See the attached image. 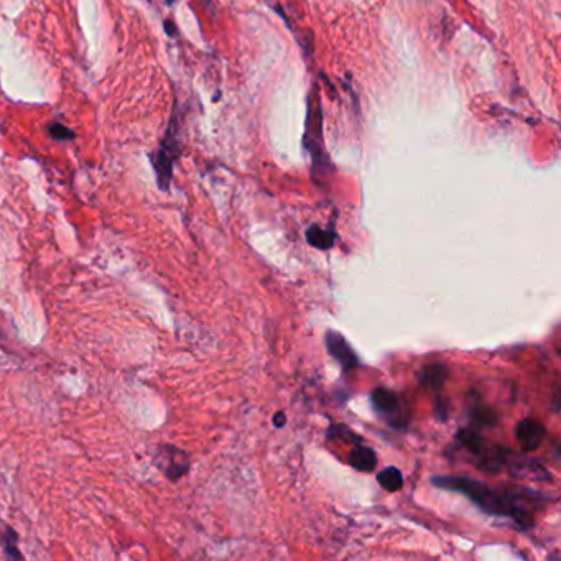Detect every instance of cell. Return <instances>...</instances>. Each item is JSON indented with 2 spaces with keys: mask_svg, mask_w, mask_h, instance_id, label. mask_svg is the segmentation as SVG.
Returning <instances> with one entry per match:
<instances>
[{
  "mask_svg": "<svg viewBox=\"0 0 561 561\" xmlns=\"http://www.w3.org/2000/svg\"><path fill=\"white\" fill-rule=\"evenodd\" d=\"M323 124H321V109H320V101L316 97V87H315V94L313 97H310V109H308V122H306V135H305V143L306 147L310 148L311 157H313V173H316L320 163L323 165L328 160H323L325 152H323Z\"/></svg>",
  "mask_w": 561,
  "mask_h": 561,
  "instance_id": "4",
  "label": "cell"
},
{
  "mask_svg": "<svg viewBox=\"0 0 561 561\" xmlns=\"http://www.w3.org/2000/svg\"><path fill=\"white\" fill-rule=\"evenodd\" d=\"M431 482L440 489L466 496L486 513L511 517L522 530L533 527V511L550 501L543 492H535L525 487H494L466 476H436Z\"/></svg>",
  "mask_w": 561,
  "mask_h": 561,
  "instance_id": "1",
  "label": "cell"
},
{
  "mask_svg": "<svg viewBox=\"0 0 561 561\" xmlns=\"http://www.w3.org/2000/svg\"><path fill=\"white\" fill-rule=\"evenodd\" d=\"M180 143L176 140V119H171L168 134L162 140L157 153L152 155V163L157 173V183L163 191L168 190L171 173H173V163L175 158L178 157Z\"/></svg>",
  "mask_w": 561,
  "mask_h": 561,
  "instance_id": "2",
  "label": "cell"
},
{
  "mask_svg": "<svg viewBox=\"0 0 561 561\" xmlns=\"http://www.w3.org/2000/svg\"><path fill=\"white\" fill-rule=\"evenodd\" d=\"M377 481H378V484H381L383 489L388 491V492H397V491L402 489V486H403L402 472H400L397 467H393V466H388V467H386V469H382L381 472H378Z\"/></svg>",
  "mask_w": 561,
  "mask_h": 561,
  "instance_id": "11",
  "label": "cell"
},
{
  "mask_svg": "<svg viewBox=\"0 0 561 561\" xmlns=\"http://www.w3.org/2000/svg\"><path fill=\"white\" fill-rule=\"evenodd\" d=\"M50 134L55 140H72L75 138V132L70 131L66 126L60 122H53L50 126Z\"/></svg>",
  "mask_w": 561,
  "mask_h": 561,
  "instance_id": "14",
  "label": "cell"
},
{
  "mask_svg": "<svg viewBox=\"0 0 561 561\" xmlns=\"http://www.w3.org/2000/svg\"><path fill=\"white\" fill-rule=\"evenodd\" d=\"M349 464L357 471L371 472L376 469L377 466V454L376 451L369 446H357L351 451L349 454Z\"/></svg>",
  "mask_w": 561,
  "mask_h": 561,
  "instance_id": "8",
  "label": "cell"
},
{
  "mask_svg": "<svg viewBox=\"0 0 561 561\" xmlns=\"http://www.w3.org/2000/svg\"><path fill=\"white\" fill-rule=\"evenodd\" d=\"M325 342L331 357L339 364L342 371H352V369L359 366V357L356 356L354 349H352L351 344L346 341V337L341 332L328 331L326 332Z\"/></svg>",
  "mask_w": 561,
  "mask_h": 561,
  "instance_id": "5",
  "label": "cell"
},
{
  "mask_svg": "<svg viewBox=\"0 0 561 561\" xmlns=\"http://www.w3.org/2000/svg\"><path fill=\"white\" fill-rule=\"evenodd\" d=\"M471 417L474 422H477L481 427H492L497 422V415L494 410L487 408V407H476L471 412Z\"/></svg>",
  "mask_w": 561,
  "mask_h": 561,
  "instance_id": "13",
  "label": "cell"
},
{
  "mask_svg": "<svg viewBox=\"0 0 561 561\" xmlns=\"http://www.w3.org/2000/svg\"><path fill=\"white\" fill-rule=\"evenodd\" d=\"M446 376H448V371H446V366L441 362L428 364L427 367H423V371L420 372V382L423 386H427L430 388H441L446 382Z\"/></svg>",
  "mask_w": 561,
  "mask_h": 561,
  "instance_id": "9",
  "label": "cell"
},
{
  "mask_svg": "<svg viewBox=\"0 0 561 561\" xmlns=\"http://www.w3.org/2000/svg\"><path fill=\"white\" fill-rule=\"evenodd\" d=\"M545 435H547L545 427L535 418L522 420V422H518L516 428L517 441L521 443L523 451L538 450L542 441L545 440Z\"/></svg>",
  "mask_w": 561,
  "mask_h": 561,
  "instance_id": "6",
  "label": "cell"
},
{
  "mask_svg": "<svg viewBox=\"0 0 561 561\" xmlns=\"http://www.w3.org/2000/svg\"><path fill=\"white\" fill-rule=\"evenodd\" d=\"M371 402L374 410L387 417L388 422L393 425V418H397L400 413V398L397 393L388 388H376L371 396Z\"/></svg>",
  "mask_w": 561,
  "mask_h": 561,
  "instance_id": "7",
  "label": "cell"
},
{
  "mask_svg": "<svg viewBox=\"0 0 561 561\" xmlns=\"http://www.w3.org/2000/svg\"><path fill=\"white\" fill-rule=\"evenodd\" d=\"M2 545H4V555L9 560H22L23 555L18 550V535L12 527L5 525L2 532Z\"/></svg>",
  "mask_w": 561,
  "mask_h": 561,
  "instance_id": "12",
  "label": "cell"
},
{
  "mask_svg": "<svg viewBox=\"0 0 561 561\" xmlns=\"http://www.w3.org/2000/svg\"><path fill=\"white\" fill-rule=\"evenodd\" d=\"M306 239H308V242L313 247L321 249V251H328L336 241V234L323 229V227L318 224H313L311 227H308V231H306Z\"/></svg>",
  "mask_w": 561,
  "mask_h": 561,
  "instance_id": "10",
  "label": "cell"
},
{
  "mask_svg": "<svg viewBox=\"0 0 561 561\" xmlns=\"http://www.w3.org/2000/svg\"><path fill=\"white\" fill-rule=\"evenodd\" d=\"M153 464L163 472L166 479L178 481L188 474L190 454L175 445H160L153 454Z\"/></svg>",
  "mask_w": 561,
  "mask_h": 561,
  "instance_id": "3",
  "label": "cell"
},
{
  "mask_svg": "<svg viewBox=\"0 0 561 561\" xmlns=\"http://www.w3.org/2000/svg\"><path fill=\"white\" fill-rule=\"evenodd\" d=\"M285 423H287V417H285V413L278 412L277 415H275V417H273V425H275V427L282 428Z\"/></svg>",
  "mask_w": 561,
  "mask_h": 561,
  "instance_id": "15",
  "label": "cell"
}]
</instances>
